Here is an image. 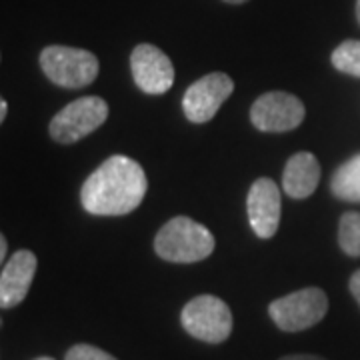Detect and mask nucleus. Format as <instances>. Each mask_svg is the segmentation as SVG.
<instances>
[{"mask_svg": "<svg viewBox=\"0 0 360 360\" xmlns=\"http://www.w3.org/2000/svg\"><path fill=\"white\" fill-rule=\"evenodd\" d=\"M212 250V232L188 217H174L156 232L155 252L168 262L193 264L210 257Z\"/></svg>", "mask_w": 360, "mask_h": 360, "instance_id": "2", "label": "nucleus"}, {"mask_svg": "<svg viewBox=\"0 0 360 360\" xmlns=\"http://www.w3.org/2000/svg\"><path fill=\"white\" fill-rule=\"evenodd\" d=\"M321 182V165L312 153H296L288 158L283 174V188L290 198L302 200L316 191Z\"/></svg>", "mask_w": 360, "mask_h": 360, "instance_id": "12", "label": "nucleus"}, {"mask_svg": "<svg viewBox=\"0 0 360 360\" xmlns=\"http://www.w3.org/2000/svg\"><path fill=\"white\" fill-rule=\"evenodd\" d=\"M65 360H118L106 350L92 345H75L66 352Z\"/></svg>", "mask_w": 360, "mask_h": 360, "instance_id": "16", "label": "nucleus"}, {"mask_svg": "<svg viewBox=\"0 0 360 360\" xmlns=\"http://www.w3.org/2000/svg\"><path fill=\"white\" fill-rule=\"evenodd\" d=\"M336 70L360 78V40H345L330 56Z\"/></svg>", "mask_w": 360, "mask_h": 360, "instance_id": "15", "label": "nucleus"}, {"mask_svg": "<svg viewBox=\"0 0 360 360\" xmlns=\"http://www.w3.org/2000/svg\"><path fill=\"white\" fill-rule=\"evenodd\" d=\"M333 194L347 202H360V155L348 158L345 165L336 168L330 180Z\"/></svg>", "mask_w": 360, "mask_h": 360, "instance_id": "13", "label": "nucleus"}, {"mask_svg": "<svg viewBox=\"0 0 360 360\" xmlns=\"http://www.w3.org/2000/svg\"><path fill=\"white\" fill-rule=\"evenodd\" d=\"M6 110H8V103L6 101H0V120L6 118Z\"/></svg>", "mask_w": 360, "mask_h": 360, "instance_id": "20", "label": "nucleus"}, {"mask_svg": "<svg viewBox=\"0 0 360 360\" xmlns=\"http://www.w3.org/2000/svg\"><path fill=\"white\" fill-rule=\"evenodd\" d=\"M356 18H359V25H360V0H356Z\"/></svg>", "mask_w": 360, "mask_h": 360, "instance_id": "22", "label": "nucleus"}, {"mask_svg": "<svg viewBox=\"0 0 360 360\" xmlns=\"http://www.w3.org/2000/svg\"><path fill=\"white\" fill-rule=\"evenodd\" d=\"M180 322L188 335L208 345L224 342L234 324L229 304L212 295L194 296L180 312Z\"/></svg>", "mask_w": 360, "mask_h": 360, "instance_id": "5", "label": "nucleus"}, {"mask_svg": "<svg viewBox=\"0 0 360 360\" xmlns=\"http://www.w3.org/2000/svg\"><path fill=\"white\" fill-rule=\"evenodd\" d=\"M34 360H54V359H51V356H40V359H34Z\"/></svg>", "mask_w": 360, "mask_h": 360, "instance_id": "23", "label": "nucleus"}, {"mask_svg": "<svg viewBox=\"0 0 360 360\" xmlns=\"http://www.w3.org/2000/svg\"><path fill=\"white\" fill-rule=\"evenodd\" d=\"M148 180L142 167L129 156L106 158L80 191V202L94 217H122L136 210L144 200Z\"/></svg>", "mask_w": 360, "mask_h": 360, "instance_id": "1", "label": "nucleus"}, {"mask_svg": "<svg viewBox=\"0 0 360 360\" xmlns=\"http://www.w3.org/2000/svg\"><path fill=\"white\" fill-rule=\"evenodd\" d=\"M281 360H326V359L316 356V354H288V356H283Z\"/></svg>", "mask_w": 360, "mask_h": 360, "instance_id": "18", "label": "nucleus"}, {"mask_svg": "<svg viewBox=\"0 0 360 360\" xmlns=\"http://www.w3.org/2000/svg\"><path fill=\"white\" fill-rule=\"evenodd\" d=\"M326 312L328 296L316 286L296 290L269 304L270 319L284 333H302L307 328H312L326 316Z\"/></svg>", "mask_w": 360, "mask_h": 360, "instance_id": "4", "label": "nucleus"}, {"mask_svg": "<svg viewBox=\"0 0 360 360\" xmlns=\"http://www.w3.org/2000/svg\"><path fill=\"white\" fill-rule=\"evenodd\" d=\"M234 92V82L224 72H210L193 82L182 96L184 116L194 124H205L212 120L220 106Z\"/></svg>", "mask_w": 360, "mask_h": 360, "instance_id": "8", "label": "nucleus"}, {"mask_svg": "<svg viewBox=\"0 0 360 360\" xmlns=\"http://www.w3.org/2000/svg\"><path fill=\"white\" fill-rule=\"evenodd\" d=\"M130 70L136 86L146 94H165L174 84V66L155 44H139L132 51Z\"/></svg>", "mask_w": 360, "mask_h": 360, "instance_id": "9", "label": "nucleus"}, {"mask_svg": "<svg viewBox=\"0 0 360 360\" xmlns=\"http://www.w3.org/2000/svg\"><path fill=\"white\" fill-rule=\"evenodd\" d=\"M307 108L302 101L284 90H272L258 96L250 108V122L262 132H288L298 129Z\"/></svg>", "mask_w": 360, "mask_h": 360, "instance_id": "7", "label": "nucleus"}, {"mask_svg": "<svg viewBox=\"0 0 360 360\" xmlns=\"http://www.w3.org/2000/svg\"><path fill=\"white\" fill-rule=\"evenodd\" d=\"M246 212L250 226L258 238H272L283 214V200L281 188L272 179H258L252 182L248 196H246Z\"/></svg>", "mask_w": 360, "mask_h": 360, "instance_id": "10", "label": "nucleus"}, {"mask_svg": "<svg viewBox=\"0 0 360 360\" xmlns=\"http://www.w3.org/2000/svg\"><path fill=\"white\" fill-rule=\"evenodd\" d=\"M224 2H229V4H243V2H248V0H224Z\"/></svg>", "mask_w": 360, "mask_h": 360, "instance_id": "21", "label": "nucleus"}, {"mask_svg": "<svg viewBox=\"0 0 360 360\" xmlns=\"http://www.w3.org/2000/svg\"><path fill=\"white\" fill-rule=\"evenodd\" d=\"M338 245L348 257H360V212H345L340 217Z\"/></svg>", "mask_w": 360, "mask_h": 360, "instance_id": "14", "label": "nucleus"}, {"mask_svg": "<svg viewBox=\"0 0 360 360\" xmlns=\"http://www.w3.org/2000/svg\"><path fill=\"white\" fill-rule=\"evenodd\" d=\"M348 288H350V295L354 296V300L359 302V307H360V270H356V272L350 276Z\"/></svg>", "mask_w": 360, "mask_h": 360, "instance_id": "17", "label": "nucleus"}, {"mask_svg": "<svg viewBox=\"0 0 360 360\" xmlns=\"http://www.w3.org/2000/svg\"><path fill=\"white\" fill-rule=\"evenodd\" d=\"M6 248H8L6 238L2 236V238H0V260H2V262H6V260H4V258H6Z\"/></svg>", "mask_w": 360, "mask_h": 360, "instance_id": "19", "label": "nucleus"}, {"mask_svg": "<svg viewBox=\"0 0 360 360\" xmlns=\"http://www.w3.org/2000/svg\"><path fill=\"white\" fill-rule=\"evenodd\" d=\"M39 260L37 255L30 250H18L8 262H4V269L0 274V307L14 309L18 307L28 295L32 278L37 274Z\"/></svg>", "mask_w": 360, "mask_h": 360, "instance_id": "11", "label": "nucleus"}, {"mask_svg": "<svg viewBox=\"0 0 360 360\" xmlns=\"http://www.w3.org/2000/svg\"><path fill=\"white\" fill-rule=\"evenodd\" d=\"M40 68L46 78L63 89H84L98 77V58L72 46H46L40 52Z\"/></svg>", "mask_w": 360, "mask_h": 360, "instance_id": "3", "label": "nucleus"}, {"mask_svg": "<svg viewBox=\"0 0 360 360\" xmlns=\"http://www.w3.org/2000/svg\"><path fill=\"white\" fill-rule=\"evenodd\" d=\"M108 118V104L98 96H84L66 104L51 120L52 141L72 144L101 129Z\"/></svg>", "mask_w": 360, "mask_h": 360, "instance_id": "6", "label": "nucleus"}]
</instances>
